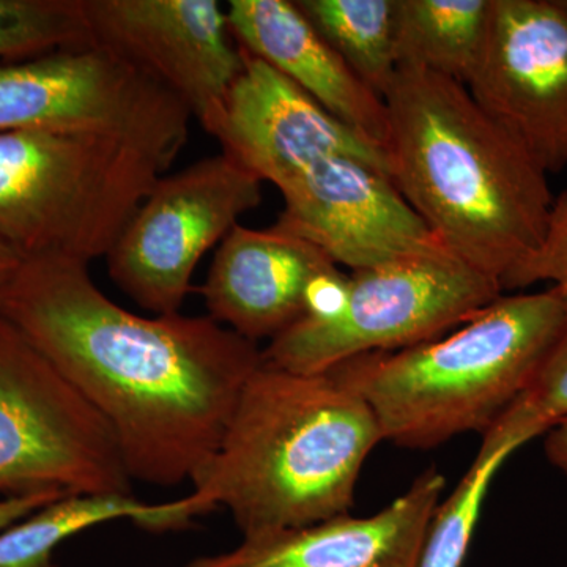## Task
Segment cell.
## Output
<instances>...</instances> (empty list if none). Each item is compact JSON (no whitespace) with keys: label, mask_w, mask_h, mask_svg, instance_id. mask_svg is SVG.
Returning <instances> with one entry per match:
<instances>
[{"label":"cell","mask_w":567,"mask_h":567,"mask_svg":"<svg viewBox=\"0 0 567 567\" xmlns=\"http://www.w3.org/2000/svg\"><path fill=\"white\" fill-rule=\"evenodd\" d=\"M0 316L104 416L132 480L193 483L221 445L259 346L212 317H144L111 300L89 264L22 259Z\"/></svg>","instance_id":"obj_1"},{"label":"cell","mask_w":567,"mask_h":567,"mask_svg":"<svg viewBox=\"0 0 567 567\" xmlns=\"http://www.w3.org/2000/svg\"><path fill=\"white\" fill-rule=\"evenodd\" d=\"M383 102L391 182L447 251L503 289L546 234L547 174L461 82L399 66Z\"/></svg>","instance_id":"obj_2"},{"label":"cell","mask_w":567,"mask_h":567,"mask_svg":"<svg viewBox=\"0 0 567 567\" xmlns=\"http://www.w3.org/2000/svg\"><path fill=\"white\" fill-rule=\"evenodd\" d=\"M383 442L371 409L330 372L260 363L245 383L210 464L185 498L182 528L227 507L244 537L349 514L369 454Z\"/></svg>","instance_id":"obj_3"},{"label":"cell","mask_w":567,"mask_h":567,"mask_svg":"<svg viewBox=\"0 0 567 567\" xmlns=\"http://www.w3.org/2000/svg\"><path fill=\"white\" fill-rule=\"evenodd\" d=\"M565 317V292L496 298L432 341L331 368L371 409L383 442L432 450L468 432L486 435L535 377Z\"/></svg>","instance_id":"obj_4"},{"label":"cell","mask_w":567,"mask_h":567,"mask_svg":"<svg viewBox=\"0 0 567 567\" xmlns=\"http://www.w3.org/2000/svg\"><path fill=\"white\" fill-rule=\"evenodd\" d=\"M173 163L102 133H0V240L22 259L106 257Z\"/></svg>","instance_id":"obj_5"},{"label":"cell","mask_w":567,"mask_h":567,"mask_svg":"<svg viewBox=\"0 0 567 567\" xmlns=\"http://www.w3.org/2000/svg\"><path fill=\"white\" fill-rule=\"evenodd\" d=\"M445 246L354 270L334 312L306 316L262 350L264 363L320 374L361 354L393 352L456 330L502 297Z\"/></svg>","instance_id":"obj_6"},{"label":"cell","mask_w":567,"mask_h":567,"mask_svg":"<svg viewBox=\"0 0 567 567\" xmlns=\"http://www.w3.org/2000/svg\"><path fill=\"white\" fill-rule=\"evenodd\" d=\"M132 481L111 424L0 316V494L132 495Z\"/></svg>","instance_id":"obj_7"},{"label":"cell","mask_w":567,"mask_h":567,"mask_svg":"<svg viewBox=\"0 0 567 567\" xmlns=\"http://www.w3.org/2000/svg\"><path fill=\"white\" fill-rule=\"evenodd\" d=\"M192 118L162 84L96 44L0 62V133H102L175 162Z\"/></svg>","instance_id":"obj_8"},{"label":"cell","mask_w":567,"mask_h":567,"mask_svg":"<svg viewBox=\"0 0 567 567\" xmlns=\"http://www.w3.org/2000/svg\"><path fill=\"white\" fill-rule=\"evenodd\" d=\"M262 185L226 152L163 175L104 257L110 278L153 315H178L197 264L259 207Z\"/></svg>","instance_id":"obj_9"},{"label":"cell","mask_w":567,"mask_h":567,"mask_svg":"<svg viewBox=\"0 0 567 567\" xmlns=\"http://www.w3.org/2000/svg\"><path fill=\"white\" fill-rule=\"evenodd\" d=\"M93 44L177 96L213 134L245 66L216 0H82Z\"/></svg>","instance_id":"obj_10"},{"label":"cell","mask_w":567,"mask_h":567,"mask_svg":"<svg viewBox=\"0 0 567 567\" xmlns=\"http://www.w3.org/2000/svg\"><path fill=\"white\" fill-rule=\"evenodd\" d=\"M548 174L567 166V0H494L483 61L466 85Z\"/></svg>","instance_id":"obj_11"},{"label":"cell","mask_w":567,"mask_h":567,"mask_svg":"<svg viewBox=\"0 0 567 567\" xmlns=\"http://www.w3.org/2000/svg\"><path fill=\"white\" fill-rule=\"evenodd\" d=\"M279 192L275 226L338 267L363 270L442 245L386 174L352 156L320 159Z\"/></svg>","instance_id":"obj_12"},{"label":"cell","mask_w":567,"mask_h":567,"mask_svg":"<svg viewBox=\"0 0 567 567\" xmlns=\"http://www.w3.org/2000/svg\"><path fill=\"white\" fill-rule=\"evenodd\" d=\"M212 136L221 144V152L278 189L330 156H352L391 178L383 145L354 132L274 66L246 51L244 71Z\"/></svg>","instance_id":"obj_13"},{"label":"cell","mask_w":567,"mask_h":567,"mask_svg":"<svg viewBox=\"0 0 567 567\" xmlns=\"http://www.w3.org/2000/svg\"><path fill=\"white\" fill-rule=\"evenodd\" d=\"M445 487L442 473L425 470L374 516L342 514L309 527L244 537L234 550L186 567H420Z\"/></svg>","instance_id":"obj_14"},{"label":"cell","mask_w":567,"mask_h":567,"mask_svg":"<svg viewBox=\"0 0 567 567\" xmlns=\"http://www.w3.org/2000/svg\"><path fill=\"white\" fill-rule=\"evenodd\" d=\"M338 268L298 235L238 223L216 249L205 279L208 317L254 344L274 341L303 319L312 287Z\"/></svg>","instance_id":"obj_15"},{"label":"cell","mask_w":567,"mask_h":567,"mask_svg":"<svg viewBox=\"0 0 567 567\" xmlns=\"http://www.w3.org/2000/svg\"><path fill=\"white\" fill-rule=\"evenodd\" d=\"M235 41L308 93L354 132L386 148L385 102L369 89L320 35L297 2L230 0Z\"/></svg>","instance_id":"obj_16"},{"label":"cell","mask_w":567,"mask_h":567,"mask_svg":"<svg viewBox=\"0 0 567 567\" xmlns=\"http://www.w3.org/2000/svg\"><path fill=\"white\" fill-rule=\"evenodd\" d=\"M494 0H399V66H415L465 87L483 61Z\"/></svg>","instance_id":"obj_17"},{"label":"cell","mask_w":567,"mask_h":567,"mask_svg":"<svg viewBox=\"0 0 567 567\" xmlns=\"http://www.w3.org/2000/svg\"><path fill=\"white\" fill-rule=\"evenodd\" d=\"M117 518L151 532L181 528L174 503L147 505L132 495L66 496L0 532V567H54L59 544Z\"/></svg>","instance_id":"obj_18"},{"label":"cell","mask_w":567,"mask_h":567,"mask_svg":"<svg viewBox=\"0 0 567 567\" xmlns=\"http://www.w3.org/2000/svg\"><path fill=\"white\" fill-rule=\"evenodd\" d=\"M342 61L380 96L399 70V0H297Z\"/></svg>","instance_id":"obj_19"},{"label":"cell","mask_w":567,"mask_h":567,"mask_svg":"<svg viewBox=\"0 0 567 567\" xmlns=\"http://www.w3.org/2000/svg\"><path fill=\"white\" fill-rule=\"evenodd\" d=\"M520 450L516 443H486L457 484L440 505L425 539L420 567H462L492 481L507 458Z\"/></svg>","instance_id":"obj_20"},{"label":"cell","mask_w":567,"mask_h":567,"mask_svg":"<svg viewBox=\"0 0 567 567\" xmlns=\"http://www.w3.org/2000/svg\"><path fill=\"white\" fill-rule=\"evenodd\" d=\"M91 44L82 0H0V62Z\"/></svg>","instance_id":"obj_21"},{"label":"cell","mask_w":567,"mask_h":567,"mask_svg":"<svg viewBox=\"0 0 567 567\" xmlns=\"http://www.w3.org/2000/svg\"><path fill=\"white\" fill-rule=\"evenodd\" d=\"M563 289V287H561ZM565 317L535 377L516 402L503 413L483 442H513L518 447L546 434L567 417V289Z\"/></svg>","instance_id":"obj_22"},{"label":"cell","mask_w":567,"mask_h":567,"mask_svg":"<svg viewBox=\"0 0 567 567\" xmlns=\"http://www.w3.org/2000/svg\"><path fill=\"white\" fill-rule=\"evenodd\" d=\"M539 282L567 289V189L554 199L539 248L506 279L503 292Z\"/></svg>","instance_id":"obj_23"},{"label":"cell","mask_w":567,"mask_h":567,"mask_svg":"<svg viewBox=\"0 0 567 567\" xmlns=\"http://www.w3.org/2000/svg\"><path fill=\"white\" fill-rule=\"evenodd\" d=\"M62 499L58 495H28L10 496L9 499L0 502V532L31 516L41 507L51 505V503Z\"/></svg>","instance_id":"obj_24"},{"label":"cell","mask_w":567,"mask_h":567,"mask_svg":"<svg viewBox=\"0 0 567 567\" xmlns=\"http://www.w3.org/2000/svg\"><path fill=\"white\" fill-rule=\"evenodd\" d=\"M544 453L551 466L558 470L567 483V417L547 431Z\"/></svg>","instance_id":"obj_25"},{"label":"cell","mask_w":567,"mask_h":567,"mask_svg":"<svg viewBox=\"0 0 567 567\" xmlns=\"http://www.w3.org/2000/svg\"><path fill=\"white\" fill-rule=\"evenodd\" d=\"M22 264L20 254L10 248L6 241L0 240V292L10 281L11 276L17 274L18 268Z\"/></svg>","instance_id":"obj_26"}]
</instances>
